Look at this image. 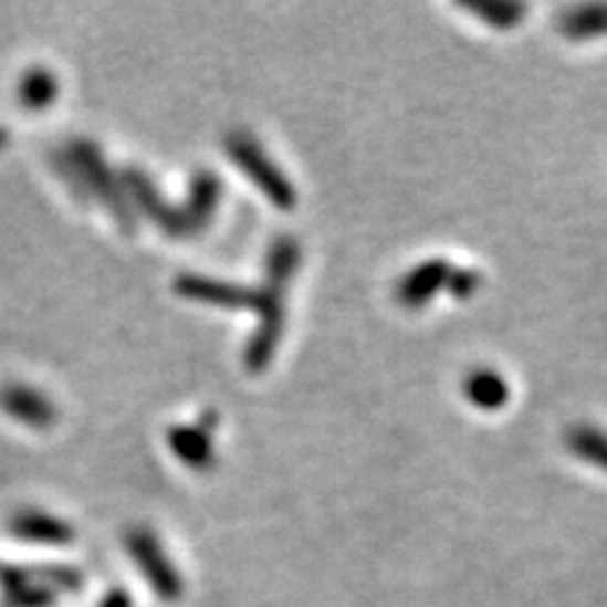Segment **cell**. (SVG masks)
I'll return each mask as SVG.
<instances>
[{
    "label": "cell",
    "mask_w": 607,
    "mask_h": 607,
    "mask_svg": "<svg viewBox=\"0 0 607 607\" xmlns=\"http://www.w3.org/2000/svg\"><path fill=\"white\" fill-rule=\"evenodd\" d=\"M228 149H231L233 160L239 163L245 172L257 180L259 188L266 190V196L276 202L279 208H292L294 192L289 188L286 180H281V175L266 155L261 153L251 137L236 135L228 139Z\"/></svg>",
    "instance_id": "obj_1"
},
{
    "label": "cell",
    "mask_w": 607,
    "mask_h": 607,
    "mask_svg": "<svg viewBox=\"0 0 607 607\" xmlns=\"http://www.w3.org/2000/svg\"><path fill=\"white\" fill-rule=\"evenodd\" d=\"M0 405H3L8 416L23 420V423H29L33 428L49 426L56 416L51 402L43 398L41 393L31 390V387H6V390L0 393Z\"/></svg>",
    "instance_id": "obj_2"
},
{
    "label": "cell",
    "mask_w": 607,
    "mask_h": 607,
    "mask_svg": "<svg viewBox=\"0 0 607 607\" xmlns=\"http://www.w3.org/2000/svg\"><path fill=\"white\" fill-rule=\"evenodd\" d=\"M170 446L185 463L198 465V469H200V463L206 465L210 461V441H208L206 430H200V428L172 430Z\"/></svg>",
    "instance_id": "obj_3"
},
{
    "label": "cell",
    "mask_w": 607,
    "mask_h": 607,
    "mask_svg": "<svg viewBox=\"0 0 607 607\" xmlns=\"http://www.w3.org/2000/svg\"><path fill=\"white\" fill-rule=\"evenodd\" d=\"M21 94H23V104H29L33 109H41L54 100L56 82L46 72H33L23 79Z\"/></svg>",
    "instance_id": "obj_4"
}]
</instances>
